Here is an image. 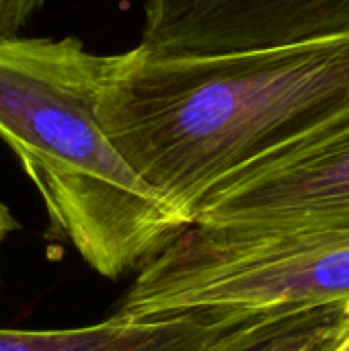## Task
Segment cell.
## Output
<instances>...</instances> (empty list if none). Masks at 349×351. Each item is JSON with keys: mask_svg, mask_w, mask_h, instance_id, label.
<instances>
[{"mask_svg": "<svg viewBox=\"0 0 349 351\" xmlns=\"http://www.w3.org/2000/svg\"><path fill=\"white\" fill-rule=\"evenodd\" d=\"M349 35V0H144L140 47L212 58Z\"/></svg>", "mask_w": 349, "mask_h": 351, "instance_id": "cell-5", "label": "cell"}, {"mask_svg": "<svg viewBox=\"0 0 349 351\" xmlns=\"http://www.w3.org/2000/svg\"><path fill=\"white\" fill-rule=\"evenodd\" d=\"M19 230V222L16 218L12 216V212L6 208V204L0 202V255H2V247L6 243V239Z\"/></svg>", "mask_w": 349, "mask_h": 351, "instance_id": "cell-9", "label": "cell"}, {"mask_svg": "<svg viewBox=\"0 0 349 351\" xmlns=\"http://www.w3.org/2000/svg\"><path fill=\"white\" fill-rule=\"evenodd\" d=\"M251 329L208 315L152 321L113 315L74 329H0V351H216Z\"/></svg>", "mask_w": 349, "mask_h": 351, "instance_id": "cell-6", "label": "cell"}, {"mask_svg": "<svg viewBox=\"0 0 349 351\" xmlns=\"http://www.w3.org/2000/svg\"><path fill=\"white\" fill-rule=\"evenodd\" d=\"M191 224L257 232L349 228V117L216 183Z\"/></svg>", "mask_w": 349, "mask_h": 351, "instance_id": "cell-4", "label": "cell"}, {"mask_svg": "<svg viewBox=\"0 0 349 351\" xmlns=\"http://www.w3.org/2000/svg\"><path fill=\"white\" fill-rule=\"evenodd\" d=\"M327 351H349V329Z\"/></svg>", "mask_w": 349, "mask_h": 351, "instance_id": "cell-10", "label": "cell"}, {"mask_svg": "<svg viewBox=\"0 0 349 351\" xmlns=\"http://www.w3.org/2000/svg\"><path fill=\"white\" fill-rule=\"evenodd\" d=\"M45 0H0V41L21 37L29 19L41 10Z\"/></svg>", "mask_w": 349, "mask_h": 351, "instance_id": "cell-8", "label": "cell"}, {"mask_svg": "<svg viewBox=\"0 0 349 351\" xmlns=\"http://www.w3.org/2000/svg\"><path fill=\"white\" fill-rule=\"evenodd\" d=\"M348 329L349 319L346 317H311L247 331L216 351H327Z\"/></svg>", "mask_w": 349, "mask_h": 351, "instance_id": "cell-7", "label": "cell"}, {"mask_svg": "<svg viewBox=\"0 0 349 351\" xmlns=\"http://www.w3.org/2000/svg\"><path fill=\"white\" fill-rule=\"evenodd\" d=\"M208 315L241 327L349 319V228L257 232L187 224L148 259L117 317Z\"/></svg>", "mask_w": 349, "mask_h": 351, "instance_id": "cell-3", "label": "cell"}, {"mask_svg": "<svg viewBox=\"0 0 349 351\" xmlns=\"http://www.w3.org/2000/svg\"><path fill=\"white\" fill-rule=\"evenodd\" d=\"M115 66L78 37L0 41V138L41 195L49 224L103 278L158 255L187 222L125 162L99 123Z\"/></svg>", "mask_w": 349, "mask_h": 351, "instance_id": "cell-2", "label": "cell"}, {"mask_svg": "<svg viewBox=\"0 0 349 351\" xmlns=\"http://www.w3.org/2000/svg\"><path fill=\"white\" fill-rule=\"evenodd\" d=\"M99 123L187 224L249 162L349 117V35L212 58L115 53Z\"/></svg>", "mask_w": 349, "mask_h": 351, "instance_id": "cell-1", "label": "cell"}]
</instances>
